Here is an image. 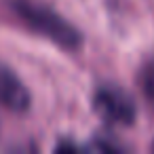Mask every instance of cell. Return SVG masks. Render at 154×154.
<instances>
[{
	"label": "cell",
	"instance_id": "obj_1",
	"mask_svg": "<svg viewBox=\"0 0 154 154\" xmlns=\"http://www.w3.org/2000/svg\"><path fill=\"white\" fill-rule=\"evenodd\" d=\"M11 11L36 34L49 38L53 45L66 51H78L82 47V34L66 17H61L40 0H9Z\"/></svg>",
	"mask_w": 154,
	"mask_h": 154
},
{
	"label": "cell",
	"instance_id": "obj_3",
	"mask_svg": "<svg viewBox=\"0 0 154 154\" xmlns=\"http://www.w3.org/2000/svg\"><path fill=\"white\" fill-rule=\"evenodd\" d=\"M30 91L21 82V78L5 63H0V103L11 112H28L30 108Z\"/></svg>",
	"mask_w": 154,
	"mask_h": 154
},
{
	"label": "cell",
	"instance_id": "obj_2",
	"mask_svg": "<svg viewBox=\"0 0 154 154\" xmlns=\"http://www.w3.org/2000/svg\"><path fill=\"white\" fill-rule=\"evenodd\" d=\"M93 110L112 125L131 127L137 116L133 97L118 85H99L93 93Z\"/></svg>",
	"mask_w": 154,
	"mask_h": 154
},
{
	"label": "cell",
	"instance_id": "obj_5",
	"mask_svg": "<svg viewBox=\"0 0 154 154\" xmlns=\"http://www.w3.org/2000/svg\"><path fill=\"white\" fill-rule=\"evenodd\" d=\"M152 150H154V143H152Z\"/></svg>",
	"mask_w": 154,
	"mask_h": 154
},
{
	"label": "cell",
	"instance_id": "obj_4",
	"mask_svg": "<svg viewBox=\"0 0 154 154\" xmlns=\"http://www.w3.org/2000/svg\"><path fill=\"white\" fill-rule=\"evenodd\" d=\"M137 80H139V89H141L143 97L154 103V57L148 59V61L141 66Z\"/></svg>",
	"mask_w": 154,
	"mask_h": 154
}]
</instances>
